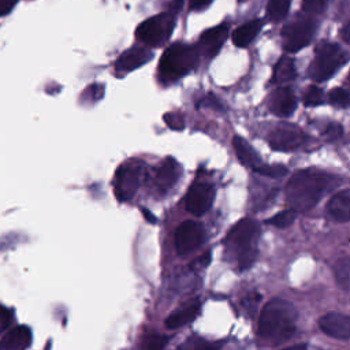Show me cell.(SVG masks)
<instances>
[{"label": "cell", "instance_id": "36", "mask_svg": "<svg viewBox=\"0 0 350 350\" xmlns=\"http://www.w3.org/2000/svg\"><path fill=\"white\" fill-rule=\"evenodd\" d=\"M16 3L18 0H0V16L10 14Z\"/></svg>", "mask_w": 350, "mask_h": 350}, {"label": "cell", "instance_id": "6", "mask_svg": "<svg viewBox=\"0 0 350 350\" xmlns=\"http://www.w3.org/2000/svg\"><path fill=\"white\" fill-rule=\"evenodd\" d=\"M314 29L316 23L309 18H301L286 25L282 30L284 51L294 53L306 46L313 37Z\"/></svg>", "mask_w": 350, "mask_h": 350}, {"label": "cell", "instance_id": "7", "mask_svg": "<svg viewBox=\"0 0 350 350\" xmlns=\"http://www.w3.org/2000/svg\"><path fill=\"white\" fill-rule=\"evenodd\" d=\"M142 172V163L131 160L120 165L115 175V196L119 201H127L134 197Z\"/></svg>", "mask_w": 350, "mask_h": 350}, {"label": "cell", "instance_id": "4", "mask_svg": "<svg viewBox=\"0 0 350 350\" xmlns=\"http://www.w3.org/2000/svg\"><path fill=\"white\" fill-rule=\"evenodd\" d=\"M346 62L347 53L338 44L321 41L316 46V56L310 63L309 77L313 81L323 82L331 78Z\"/></svg>", "mask_w": 350, "mask_h": 350}, {"label": "cell", "instance_id": "14", "mask_svg": "<svg viewBox=\"0 0 350 350\" xmlns=\"http://www.w3.org/2000/svg\"><path fill=\"white\" fill-rule=\"evenodd\" d=\"M180 174L179 164L172 159L168 157L156 168L154 176H153V185L159 191L165 193L168 189H171L175 182L178 180Z\"/></svg>", "mask_w": 350, "mask_h": 350}, {"label": "cell", "instance_id": "22", "mask_svg": "<svg viewBox=\"0 0 350 350\" xmlns=\"http://www.w3.org/2000/svg\"><path fill=\"white\" fill-rule=\"evenodd\" d=\"M197 313H198V306L191 305V306H189V308H186L183 310L175 312L171 316H168L165 319V325L168 328H179V327L190 323L191 320H194Z\"/></svg>", "mask_w": 350, "mask_h": 350}, {"label": "cell", "instance_id": "23", "mask_svg": "<svg viewBox=\"0 0 350 350\" xmlns=\"http://www.w3.org/2000/svg\"><path fill=\"white\" fill-rule=\"evenodd\" d=\"M291 0H269L267 5V16L272 22H280L288 12Z\"/></svg>", "mask_w": 350, "mask_h": 350}, {"label": "cell", "instance_id": "18", "mask_svg": "<svg viewBox=\"0 0 350 350\" xmlns=\"http://www.w3.org/2000/svg\"><path fill=\"white\" fill-rule=\"evenodd\" d=\"M327 212L329 216L340 223L350 220V190L343 189L332 196L327 205Z\"/></svg>", "mask_w": 350, "mask_h": 350}, {"label": "cell", "instance_id": "38", "mask_svg": "<svg viewBox=\"0 0 350 350\" xmlns=\"http://www.w3.org/2000/svg\"><path fill=\"white\" fill-rule=\"evenodd\" d=\"M211 3H212V0H190L189 7L193 11H201V10L206 8Z\"/></svg>", "mask_w": 350, "mask_h": 350}, {"label": "cell", "instance_id": "2", "mask_svg": "<svg viewBox=\"0 0 350 350\" xmlns=\"http://www.w3.org/2000/svg\"><path fill=\"white\" fill-rule=\"evenodd\" d=\"M327 186V176L314 170H302L291 176L286 186V198L295 212L312 209Z\"/></svg>", "mask_w": 350, "mask_h": 350}, {"label": "cell", "instance_id": "26", "mask_svg": "<svg viewBox=\"0 0 350 350\" xmlns=\"http://www.w3.org/2000/svg\"><path fill=\"white\" fill-rule=\"evenodd\" d=\"M254 171L268 178H282L286 175L287 168L282 164H260Z\"/></svg>", "mask_w": 350, "mask_h": 350}, {"label": "cell", "instance_id": "19", "mask_svg": "<svg viewBox=\"0 0 350 350\" xmlns=\"http://www.w3.org/2000/svg\"><path fill=\"white\" fill-rule=\"evenodd\" d=\"M262 25H264L262 19H253V21H249L245 25L237 27L231 36L232 42L241 48L247 46L256 38V36L261 30Z\"/></svg>", "mask_w": 350, "mask_h": 350}, {"label": "cell", "instance_id": "34", "mask_svg": "<svg viewBox=\"0 0 350 350\" xmlns=\"http://www.w3.org/2000/svg\"><path fill=\"white\" fill-rule=\"evenodd\" d=\"M324 135L331 141L339 138L342 135V126L338 123H329L324 131Z\"/></svg>", "mask_w": 350, "mask_h": 350}, {"label": "cell", "instance_id": "17", "mask_svg": "<svg viewBox=\"0 0 350 350\" xmlns=\"http://www.w3.org/2000/svg\"><path fill=\"white\" fill-rule=\"evenodd\" d=\"M31 342V331L26 325H18L0 340V350H26Z\"/></svg>", "mask_w": 350, "mask_h": 350}, {"label": "cell", "instance_id": "21", "mask_svg": "<svg viewBox=\"0 0 350 350\" xmlns=\"http://www.w3.org/2000/svg\"><path fill=\"white\" fill-rule=\"evenodd\" d=\"M295 75H297V70H295L294 59L290 56H283L275 64L272 79L275 83H286L293 81Z\"/></svg>", "mask_w": 350, "mask_h": 350}, {"label": "cell", "instance_id": "37", "mask_svg": "<svg viewBox=\"0 0 350 350\" xmlns=\"http://www.w3.org/2000/svg\"><path fill=\"white\" fill-rule=\"evenodd\" d=\"M202 104L204 105H206V107H211V108H215V109H223V105H221V103L213 96V94H209V96H206L204 100H202Z\"/></svg>", "mask_w": 350, "mask_h": 350}, {"label": "cell", "instance_id": "40", "mask_svg": "<svg viewBox=\"0 0 350 350\" xmlns=\"http://www.w3.org/2000/svg\"><path fill=\"white\" fill-rule=\"evenodd\" d=\"M142 212H144V216L146 217V220H148L149 223H154V221H156V217H154V216H153L148 209H145V208H144V209H142Z\"/></svg>", "mask_w": 350, "mask_h": 350}, {"label": "cell", "instance_id": "15", "mask_svg": "<svg viewBox=\"0 0 350 350\" xmlns=\"http://www.w3.org/2000/svg\"><path fill=\"white\" fill-rule=\"evenodd\" d=\"M295 108H297V97L290 88H279L272 93L269 98V109L275 115L280 118H287L293 115Z\"/></svg>", "mask_w": 350, "mask_h": 350}, {"label": "cell", "instance_id": "27", "mask_svg": "<svg viewBox=\"0 0 350 350\" xmlns=\"http://www.w3.org/2000/svg\"><path fill=\"white\" fill-rule=\"evenodd\" d=\"M294 219H295V211L287 209V211H282L278 215H275L273 217L268 219L267 223L272 224L275 227H279V228H284V227H288L294 221Z\"/></svg>", "mask_w": 350, "mask_h": 350}, {"label": "cell", "instance_id": "29", "mask_svg": "<svg viewBox=\"0 0 350 350\" xmlns=\"http://www.w3.org/2000/svg\"><path fill=\"white\" fill-rule=\"evenodd\" d=\"M257 257V247L250 246L242 250H238V265L241 269H247Z\"/></svg>", "mask_w": 350, "mask_h": 350}, {"label": "cell", "instance_id": "10", "mask_svg": "<svg viewBox=\"0 0 350 350\" xmlns=\"http://www.w3.org/2000/svg\"><path fill=\"white\" fill-rule=\"evenodd\" d=\"M215 200V189L209 183H194L186 196V209L193 215H204Z\"/></svg>", "mask_w": 350, "mask_h": 350}, {"label": "cell", "instance_id": "31", "mask_svg": "<svg viewBox=\"0 0 350 350\" xmlns=\"http://www.w3.org/2000/svg\"><path fill=\"white\" fill-rule=\"evenodd\" d=\"M168 342L167 336L163 335H150L149 338L145 339L142 350H164L165 345Z\"/></svg>", "mask_w": 350, "mask_h": 350}, {"label": "cell", "instance_id": "25", "mask_svg": "<svg viewBox=\"0 0 350 350\" xmlns=\"http://www.w3.org/2000/svg\"><path fill=\"white\" fill-rule=\"evenodd\" d=\"M176 350H217L216 346L202 338L190 336Z\"/></svg>", "mask_w": 350, "mask_h": 350}, {"label": "cell", "instance_id": "24", "mask_svg": "<svg viewBox=\"0 0 350 350\" xmlns=\"http://www.w3.org/2000/svg\"><path fill=\"white\" fill-rule=\"evenodd\" d=\"M335 275L338 279V283L347 291L350 284V262L347 257H343L339 260L335 265Z\"/></svg>", "mask_w": 350, "mask_h": 350}, {"label": "cell", "instance_id": "9", "mask_svg": "<svg viewBox=\"0 0 350 350\" xmlns=\"http://www.w3.org/2000/svg\"><path fill=\"white\" fill-rule=\"evenodd\" d=\"M305 139L302 130L293 123L278 124L268 137V142L272 149L276 150H293L298 148Z\"/></svg>", "mask_w": 350, "mask_h": 350}, {"label": "cell", "instance_id": "12", "mask_svg": "<svg viewBox=\"0 0 350 350\" xmlns=\"http://www.w3.org/2000/svg\"><path fill=\"white\" fill-rule=\"evenodd\" d=\"M227 37H228V29L226 25H219L205 30L198 40L200 53L208 57L215 56L223 46Z\"/></svg>", "mask_w": 350, "mask_h": 350}, {"label": "cell", "instance_id": "1", "mask_svg": "<svg viewBox=\"0 0 350 350\" xmlns=\"http://www.w3.org/2000/svg\"><path fill=\"white\" fill-rule=\"evenodd\" d=\"M297 319L298 313L293 304L279 298L271 299L260 314L258 335L271 343H282L294 334Z\"/></svg>", "mask_w": 350, "mask_h": 350}, {"label": "cell", "instance_id": "32", "mask_svg": "<svg viewBox=\"0 0 350 350\" xmlns=\"http://www.w3.org/2000/svg\"><path fill=\"white\" fill-rule=\"evenodd\" d=\"M328 5V0H302V11L308 14H321Z\"/></svg>", "mask_w": 350, "mask_h": 350}, {"label": "cell", "instance_id": "41", "mask_svg": "<svg viewBox=\"0 0 350 350\" xmlns=\"http://www.w3.org/2000/svg\"><path fill=\"white\" fill-rule=\"evenodd\" d=\"M283 350H308V349L305 345H295V346H291V347H287Z\"/></svg>", "mask_w": 350, "mask_h": 350}, {"label": "cell", "instance_id": "8", "mask_svg": "<svg viewBox=\"0 0 350 350\" xmlns=\"http://www.w3.org/2000/svg\"><path fill=\"white\" fill-rule=\"evenodd\" d=\"M205 238V231L198 221H183L175 232V247L180 256L196 250Z\"/></svg>", "mask_w": 350, "mask_h": 350}, {"label": "cell", "instance_id": "35", "mask_svg": "<svg viewBox=\"0 0 350 350\" xmlns=\"http://www.w3.org/2000/svg\"><path fill=\"white\" fill-rule=\"evenodd\" d=\"M11 323V313L7 308H4L3 305H0V334H3L5 331V328L8 327V324Z\"/></svg>", "mask_w": 350, "mask_h": 350}, {"label": "cell", "instance_id": "20", "mask_svg": "<svg viewBox=\"0 0 350 350\" xmlns=\"http://www.w3.org/2000/svg\"><path fill=\"white\" fill-rule=\"evenodd\" d=\"M232 145H234V149H235V153L239 159V161L247 167H250L252 170H254L256 167H258L261 163L260 160V156L257 154V152L253 149V146L246 141L243 139L242 137L239 135H235L234 139H232Z\"/></svg>", "mask_w": 350, "mask_h": 350}, {"label": "cell", "instance_id": "42", "mask_svg": "<svg viewBox=\"0 0 350 350\" xmlns=\"http://www.w3.org/2000/svg\"><path fill=\"white\" fill-rule=\"evenodd\" d=\"M239 1H243V0H239Z\"/></svg>", "mask_w": 350, "mask_h": 350}, {"label": "cell", "instance_id": "3", "mask_svg": "<svg viewBox=\"0 0 350 350\" xmlns=\"http://www.w3.org/2000/svg\"><path fill=\"white\" fill-rule=\"evenodd\" d=\"M198 63V51L186 44L168 46L159 63V77L163 83H171L189 74Z\"/></svg>", "mask_w": 350, "mask_h": 350}, {"label": "cell", "instance_id": "5", "mask_svg": "<svg viewBox=\"0 0 350 350\" xmlns=\"http://www.w3.org/2000/svg\"><path fill=\"white\" fill-rule=\"evenodd\" d=\"M175 26V15L172 11L160 12L144 21L135 30V37L139 42L150 45V46H160L164 44Z\"/></svg>", "mask_w": 350, "mask_h": 350}, {"label": "cell", "instance_id": "30", "mask_svg": "<svg viewBox=\"0 0 350 350\" xmlns=\"http://www.w3.org/2000/svg\"><path fill=\"white\" fill-rule=\"evenodd\" d=\"M328 100L339 108H346L349 105V93L343 88H334L328 94Z\"/></svg>", "mask_w": 350, "mask_h": 350}, {"label": "cell", "instance_id": "28", "mask_svg": "<svg viewBox=\"0 0 350 350\" xmlns=\"http://www.w3.org/2000/svg\"><path fill=\"white\" fill-rule=\"evenodd\" d=\"M324 103V93L316 85L309 86V89L304 94V104L308 107H316Z\"/></svg>", "mask_w": 350, "mask_h": 350}, {"label": "cell", "instance_id": "13", "mask_svg": "<svg viewBox=\"0 0 350 350\" xmlns=\"http://www.w3.org/2000/svg\"><path fill=\"white\" fill-rule=\"evenodd\" d=\"M319 324L320 328L332 338L343 340L350 338V317L343 313L329 312L320 319Z\"/></svg>", "mask_w": 350, "mask_h": 350}, {"label": "cell", "instance_id": "33", "mask_svg": "<svg viewBox=\"0 0 350 350\" xmlns=\"http://www.w3.org/2000/svg\"><path fill=\"white\" fill-rule=\"evenodd\" d=\"M163 119L172 130H183L185 127V119L179 112H167Z\"/></svg>", "mask_w": 350, "mask_h": 350}, {"label": "cell", "instance_id": "16", "mask_svg": "<svg viewBox=\"0 0 350 350\" xmlns=\"http://www.w3.org/2000/svg\"><path fill=\"white\" fill-rule=\"evenodd\" d=\"M152 59V52L142 46H134L124 51L116 60L115 68L118 72H129Z\"/></svg>", "mask_w": 350, "mask_h": 350}, {"label": "cell", "instance_id": "39", "mask_svg": "<svg viewBox=\"0 0 350 350\" xmlns=\"http://www.w3.org/2000/svg\"><path fill=\"white\" fill-rule=\"evenodd\" d=\"M349 27H350V23L349 22H346L345 25H343V27H342V37H343V41L345 42H347L349 44V41H350V38H349Z\"/></svg>", "mask_w": 350, "mask_h": 350}, {"label": "cell", "instance_id": "11", "mask_svg": "<svg viewBox=\"0 0 350 350\" xmlns=\"http://www.w3.org/2000/svg\"><path fill=\"white\" fill-rule=\"evenodd\" d=\"M257 237H258V224L252 219H243L238 221L228 232L230 242L238 250L256 246Z\"/></svg>", "mask_w": 350, "mask_h": 350}]
</instances>
